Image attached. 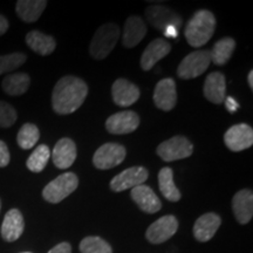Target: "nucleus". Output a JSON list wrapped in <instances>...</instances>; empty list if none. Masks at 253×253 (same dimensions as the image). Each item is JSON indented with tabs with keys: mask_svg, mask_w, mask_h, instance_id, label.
I'll return each mask as SVG.
<instances>
[{
	"mask_svg": "<svg viewBox=\"0 0 253 253\" xmlns=\"http://www.w3.org/2000/svg\"><path fill=\"white\" fill-rule=\"evenodd\" d=\"M0 210H1V201H0Z\"/></svg>",
	"mask_w": 253,
	"mask_h": 253,
	"instance_id": "58836bf2",
	"label": "nucleus"
},
{
	"mask_svg": "<svg viewBox=\"0 0 253 253\" xmlns=\"http://www.w3.org/2000/svg\"><path fill=\"white\" fill-rule=\"evenodd\" d=\"M25 229L24 217L18 209H11L5 214L1 225V237L6 242L12 243L19 239Z\"/></svg>",
	"mask_w": 253,
	"mask_h": 253,
	"instance_id": "f3484780",
	"label": "nucleus"
},
{
	"mask_svg": "<svg viewBox=\"0 0 253 253\" xmlns=\"http://www.w3.org/2000/svg\"><path fill=\"white\" fill-rule=\"evenodd\" d=\"M225 106H226V109H227V112H230V113H236L237 110H238V108H239V103L237 102V101L233 99V97H231V96H229V97H225Z\"/></svg>",
	"mask_w": 253,
	"mask_h": 253,
	"instance_id": "f704fd0d",
	"label": "nucleus"
},
{
	"mask_svg": "<svg viewBox=\"0 0 253 253\" xmlns=\"http://www.w3.org/2000/svg\"><path fill=\"white\" fill-rule=\"evenodd\" d=\"M31 78L26 73H14L6 77L1 82L2 90L11 96H19L26 93L30 88Z\"/></svg>",
	"mask_w": 253,
	"mask_h": 253,
	"instance_id": "393cba45",
	"label": "nucleus"
},
{
	"mask_svg": "<svg viewBox=\"0 0 253 253\" xmlns=\"http://www.w3.org/2000/svg\"><path fill=\"white\" fill-rule=\"evenodd\" d=\"M216 28V19L210 11L201 9L196 12L190 19L185 27V38L190 46L198 47L204 46L209 42L214 33Z\"/></svg>",
	"mask_w": 253,
	"mask_h": 253,
	"instance_id": "f03ea898",
	"label": "nucleus"
},
{
	"mask_svg": "<svg viewBox=\"0 0 253 253\" xmlns=\"http://www.w3.org/2000/svg\"><path fill=\"white\" fill-rule=\"evenodd\" d=\"M192 151L194 145L188 138L184 136H173L158 145L156 153L166 162H173L191 156Z\"/></svg>",
	"mask_w": 253,
	"mask_h": 253,
	"instance_id": "423d86ee",
	"label": "nucleus"
},
{
	"mask_svg": "<svg viewBox=\"0 0 253 253\" xmlns=\"http://www.w3.org/2000/svg\"><path fill=\"white\" fill-rule=\"evenodd\" d=\"M236 48V41L232 38H223L217 41L210 50V59L214 65L223 66L229 61Z\"/></svg>",
	"mask_w": 253,
	"mask_h": 253,
	"instance_id": "bb28decb",
	"label": "nucleus"
},
{
	"mask_svg": "<svg viewBox=\"0 0 253 253\" xmlns=\"http://www.w3.org/2000/svg\"><path fill=\"white\" fill-rule=\"evenodd\" d=\"M40 138V131L33 123H25L18 132L17 142L21 149H32Z\"/></svg>",
	"mask_w": 253,
	"mask_h": 253,
	"instance_id": "c85d7f7f",
	"label": "nucleus"
},
{
	"mask_svg": "<svg viewBox=\"0 0 253 253\" xmlns=\"http://www.w3.org/2000/svg\"><path fill=\"white\" fill-rule=\"evenodd\" d=\"M11 155H9L8 148L4 141L0 140V168H5L9 164Z\"/></svg>",
	"mask_w": 253,
	"mask_h": 253,
	"instance_id": "473e14b6",
	"label": "nucleus"
},
{
	"mask_svg": "<svg viewBox=\"0 0 253 253\" xmlns=\"http://www.w3.org/2000/svg\"><path fill=\"white\" fill-rule=\"evenodd\" d=\"M205 97L214 104H220L226 97L225 77L219 72H213L208 75L204 84Z\"/></svg>",
	"mask_w": 253,
	"mask_h": 253,
	"instance_id": "4be33fe9",
	"label": "nucleus"
},
{
	"mask_svg": "<svg viewBox=\"0 0 253 253\" xmlns=\"http://www.w3.org/2000/svg\"><path fill=\"white\" fill-rule=\"evenodd\" d=\"M24 53H12L7 55H0V75L12 72L23 66L26 61Z\"/></svg>",
	"mask_w": 253,
	"mask_h": 253,
	"instance_id": "7c9ffc66",
	"label": "nucleus"
},
{
	"mask_svg": "<svg viewBox=\"0 0 253 253\" xmlns=\"http://www.w3.org/2000/svg\"><path fill=\"white\" fill-rule=\"evenodd\" d=\"M158 185L162 195L170 202H178L181 199V191L177 189L173 182V172L171 168L166 167L158 173Z\"/></svg>",
	"mask_w": 253,
	"mask_h": 253,
	"instance_id": "a878e982",
	"label": "nucleus"
},
{
	"mask_svg": "<svg viewBox=\"0 0 253 253\" xmlns=\"http://www.w3.org/2000/svg\"><path fill=\"white\" fill-rule=\"evenodd\" d=\"M50 157V150L46 144L38 145L34 149L33 153L31 154V156L28 157L26 166L28 170H31L32 172H41L45 169L47 163H48Z\"/></svg>",
	"mask_w": 253,
	"mask_h": 253,
	"instance_id": "cd10ccee",
	"label": "nucleus"
},
{
	"mask_svg": "<svg viewBox=\"0 0 253 253\" xmlns=\"http://www.w3.org/2000/svg\"><path fill=\"white\" fill-rule=\"evenodd\" d=\"M46 6L47 1L45 0H19L15 11L18 17L25 23H34L42 14Z\"/></svg>",
	"mask_w": 253,
	"mask_h": 253,
	"instance_id": "5701e85b",
	"label": "nucleus"
},
{
	"mask_svg": "<svg viewBox=\"0 0 253 253\" xmlns=\"http://www.w3.org/2000/svg\"><path fill=\"white\" fill-rule=\"evenodd\" d=\"M248 81H249V86L250 88H253V71H251L249 73V77H248Z\"/></svg>",
	"mask_w": 253,
	"mask_h": 253,
	"instance_id": "4c0bfd02",
	"label": "nucleus"
},
{
	"mask_svg": "<svg viewBox=\"0 0 253 253\" xmlns=\"http://www.w3.org/2000/svg\"><path fill=\"white\" fill-rule=\"evenodd\" d=\"M26 43L32 50L40 55L52 54L56 47L54 38L46 36L39 31H31L30 33H27Z\"/></svg>",
	"mask_w": 253,
	"mask_h": 253,
	"instance_id": "b1692460",
	"label": "nucleus"
},
{
	"mask_svg": "<svg viewBox=\"0 0 253 253\" xmlns=\"http://www.w3.org/2000/svg\"><path fill=\"white\" fill-rule=\"evenodd\" d=\"M232 209L239 224H248L253 216V194L244 189L237 192L232 199Z\"/></svg>",
	"mask_w": 253,
	"mask_h": 253,
	"instance_id": "6ab92c4d",
	"label": "nucleus"
},
{
	"mask_svg": "<svg viewBox=\"0 0 253 253\" xmlns=\"http://www.w3.org/2000/svg\"><path fill=\"white\" fill-rule=\"evenodd\" d=\"M224 142L231 151H242L252 147L253 130L249 125L239 123L231 126L224 135Z\"/></svg>",
	"mask_w": 253,
	"mask_h": 253,
	"instance_id": "9d476101",
	"label": "nucleus"
},
{
	"mask_svg": "<svg viewBox=\"0 0 253 253\" xmlns=\"http://www.w3.org/2000/svg\"><path fill=\"white\" fill-rule=\"evenodd\" d=\"M48 253H72V246L66 242L60 243L52 250H49Z\"/></svg>",
	"mask_w": 253,
	"mask_h": 253,
	"instance_id": "72a5a7b5",
	"label": "nucleus"
},
{
	"mask_svg": "<svg viewBox=\"0 0 253 253\" xmlns=\"http://www.w3.org/2000/svg\"><path fill=\"white\" fill-rule=\"evenodd\" d=\"M154 102L158 109L170 112L177 102L176 84L171 78L161 80L155 87Z\"/></svg>",
	"mask_w": 253,
	"mask_h": 253,
	"instance_id": "ddd939ff",
	"label": "nucleus"
},
{
	"mask_svg": "<svg viewBox=\"0 0 253 253\" xmlns=\"http://www.w3.org/2000/svg\"><path fill=\"white\" fill-rule=\"evenodd\" d=\"M221 224L220 217L217 213L209 212L201 216L196 220L194 226V235L198 242H209L216 235Z\"/></svg>",
	"mask_w": 253,
	"mask_h": 253,
	"instance_id": "412c9836",
	"label": "nucleus"
},
{
	"mask_svg": "<svg viewBox=\"0 0 253 253\" xmlns=\"http://www.w3.org/2000/svg\"><path fill=\"white\" fill-rule=\"evenodd\" d=\"M120 37L118 25L109 23L104 24L95 32L89 46V53L95 60H102L110 54L116 46Z\"/></svg>",
	"mask_w": 253,
	"mask_h": 253,
	"instance_id": "7ed1b4c3",
	"label": "nucleus"
},
{
	"mask_svg": "<svg viewBox=\"0 0 253 253\" xmlns=\"http://www.w3.org/2000/svg\"><path fill=\"white\" fill-rule=\"evenodd\" d=\"M24 253H31V252H24Z\"/></svg>",
	"mask_w": 253,
	"mask_h": 253,
	"instance_id": "ea45409f",
	"label": "nucleus"
},
{
	"mask_svg": "<svg viewBox=\"0 0 253 253\" xmlns=\"http://www.w3.org/2000/svg\"><path fill=\"white\" fill-rule=\"evenodd\" d=\"M79 178L74 172H66L49 182L42 190V197L48 203L58 204L77 190Z\"/></svg>",
	"mask_w": 253,
	"mask_h": 253,
	"instance_id": "20e7f679",
	"label": "nucleus"
},
{
	"mask_svg": "<svg viewBox=\"0 0 253 253\" xmlns=\"http://www.w3.org/2000/svg\"><path fill=\"white\" fill-rule=\"evenodd\" d=\"M177 229H178V221L176 217L169 214V216L161 217L151 224L145 232V237L151 244H162L175 235Z\"/></svg>",
	"mask_w": 253,
	"mask_h": 253,
	"instance_id": "1a4fd4ad",
	"label": "nucleus"
},
{
	"mask_svg": "<svg viewBox=\"0 0 253 253\" xmlns=\"http://www.w3.org/2000/svg\"><path fill=\"white\" fill-rule=\"evenodd\" d=\"M140 125V118L135 112L125 110L114 114L106 121V129L110 134L125 135L135 131Z\"/></svg>",
	"mask_w": 253,
	"mask_h": 253,
	"instance_id": "f8f14e48",
	"label": "nucleus"
},
{
	"mask_svg": "<svg viewBox=\"0 0 253 253\" xmlns=\"http://www.w3.org/2000/svg\"><path fill=\"white\" fill-rule=\"evenodd\" d=\"M113 100L120 107H129L140 97V89L126 79H118L112 88Z\"/></svg>",
	"mask_w": 253,
	"mask_h": 253,
	"instance_id": "4468645a",
	"label": "nucleus"
},
{
	"mask_svg": "<svg viewBox=\"0 0 253 253\" xmlns=\"http://www.w3.org/2000/svg\"><path fill=\"white\" fill-rule=\"evenodd\" d=\"M88 95V86L77 77H63L56 82L52 93L53 110L59 115H68L80 108Z\"/></svg>",
	"mask_w": 253,
	"mask_h": 253,
	"instance_id": "f257e3e1",
	"label": "nucleus"
},
{
	"mask_svg": "<svg viewBox=\"0 0 253 253\" xmlns=\"http://www.w3.org/2000/svg\"><path fill=\"white\" fill-rule=\"evenodd\" d=\"M131 198L137 204V207L147 213H155L162 208L160 198L148 185L142 184L132 188Z\"/></svg>",
	"mask_w": 253,
	"mask_h": 253,
	"instance_id": "2eb2a0df",
	"label": "nucleus"
},
{
	"mask_svg": "<svg viewBox=\"0 0 253 253\" xmlns=\"http://www.w3.org/2000/svg\"><path fill=\"white\" fill-rule=\"evenodd\" d=\"M148 170L143 167H132L115 176L110 182V189L115 192L125 191L126 189L142 185L147 181Z\"/></svg>",
	"mask_w": 253,
	"mask_h": 253,
	"instance_id": "9b49d317",
	"label": "nucleus"
},
{
	"mask_svg": "<svg viewBox=\"0 0 253 253\" xmlns=\"http://www.w3.org/2000/svg\"><path fill=\"white\" fill-rule=\"evenodd\" d=\"M8 30V21L4 15L0 14V36L6 33V31Z\"/></svg>",
	"mask_w": 253,
	"mask_h": 253,
	"instance_id": "c9c22d12",
	"label": "nucleus"
},
{
	"mask_svg": "<svg viewBox=\"0 0 253 253\" xmlns=\"http://www.w3.org/2000/svg\"><path fill=\"white\" fill-rule=\"evenodd\" d=\"M167 38H177L178 36V30L175 26H169L163 31Z\"/></svg>",
	"mask_w": 253,
	"mask_h": 253,
	"instance_id": "e433bc0d",
	"label": "nucleus"
},
{
	"mask_svg": "<svg viewBox=\"0 0 253 253\" xmlns=\"http://www.w3.org/2000/svg\"><path fill=\"white\" fill-rule=\"evenodd\" d=\"M147 34V25L143 19L137 15H131L126 19L123 32L122 43L126 48H132L143 40Z\"/></svg>",
	"mask_w": 253,
	"mask_h": 253,
	"instance_id": "aec40b11",
	"label": "nucleus"
},
{
	"mask_svg": "<svg viewBox=\"0 0 253 253\" xmlns=\"http://www.w3.org/2000/svg\"><path fill=\"white\" fill-rule=\"evenodd\" d=\"M171 50V45L164 39H155L144 49L141 58V67L143 71L148 72L156 63L167 56Z\"/></svg>",
	"mask_w": 253,
	"mask_h": 253,
	"instance_id": "dca6fc26",
	"label": "nucleus"
},
{
	"mask_svg": "<svg viewBox=\"0 0 253 253\" xmlns=\"http://www.w3.org/2000/svg\"><path fill=\"white\" fill-rule=\"evenodd\" d=\"M77 145L71 138H61L55 144L54 149L52 153L53 163L55 164L59 169H67L77 160Z\"/></svg>",
	"mask_w": 253,
	"mask_h": 253,
	"instance_id": "a211bd4d",
	"label": "nucleus"
},
{
	"mask_svg": "<svg viewBox=\"0 0 253 253\" xmlns=\"http://www.w3.org/2000/svg\"><path fill=\"white\" fill-rule=\"evenodd\" d=\"M211 63L210 50L202 49L190 53L182 60L177 69V75L183 80L198 78L207 71Z\"/></svg>",
	"mask_w": 253,
	"mask_h": 253,
	"instance_id": "39448f33",
	"label": "nucleus"
},
{
	"mask_svg": "<svg viewBox=\"0 0 253 253\" xmlns=\"http://www.w3.org/2000/svg\"><path fill=\"white\" fill-rule=\"evenodd\" d=\"M81 253H113V250L106 240L100 237H86L80 243Z\"/></svg>",
	"mask_w": 253,
	"mask_h": 253,
	"instance_id": "c756f323",
	"label": "nucleus"
},
{
	"mask_svg": "<svg viewBox=\"0 0 253 253\" xmlns=\"http://www.w3.org/2000/svg\"><path fill=\"white\" fill-rule=\"evenodd\" d=\"M145 18L151 26L160 31H164L169 26H175L177 30L182 27V18L166 6H149L145 9Z\"/></svg>",
	"mask_w": 253,
	"mask_h": 253,
	"instance_id": "6e6552de",
	"label": "nucleus"
},
{
	"mask_svg": "<svg viewBox=\"0 0 253 253\" xmlns=\"http://www.w3.org/2000/svg\"><path fill=\"white\" fill-rule=\"evenodd\" d=\"M126 148L119 143H106L95 151L94 166L100 170H108L118 167L126 158Z\"/></svg>",
	"mask_w": 253,
	"mask_h": 253,
	"instance_id": "0eeeda50",
	"label": "nucleus"
},
{
	"mask_svg": "<svg viewBox=\"0 0 253 253\" xmlns=\"http://www.w3.org/2000/svg\"><path fill=\"white\" fill-rule=\"evenodd\" d=\"M17 112L11 104L0 101V126L1 128H9L17 121Z\"/></svg>",
	"mask_w": 253,
	"mask_h": 253,
	"instance_id": "2f4dec72",
	"label": "nucleus"
}]
</instances>
